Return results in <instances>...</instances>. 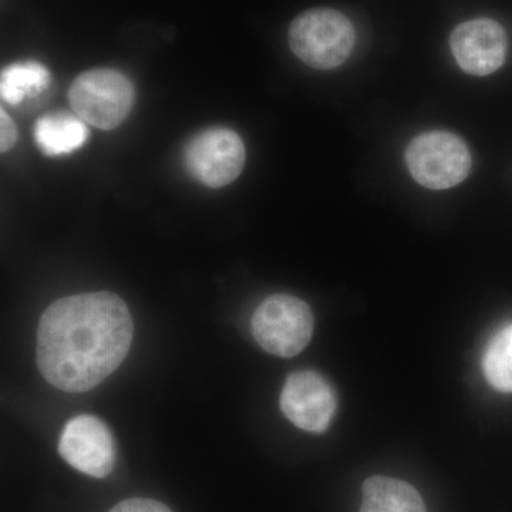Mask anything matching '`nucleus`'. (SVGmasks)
<instances>
[{
    "label": "nucleus",
    "mask_w": 512,
    "mask_h": 512,
    "mask_svg": "<svg viewBox=\"0 0 512 512\" xmlns=\"http://www.w3.org/2000/svg\"><path fill=\"white\" fill-rule=\"evenodd\" d=\"M338 400L332 384L311 370L292 373L281 393V409L286 419L309 433L328 430Z\"/></svg>",
    "instance_id": "obj_8"
},
{
    "label": "nucleus",
    "mask_w": 512,
    "mask_h": 512,
    "mask_svg": "<svg viewBox=\"0 0 512 512\" xmlns=\"http://www.w3.org/2000/svg\"><path fill=\"white\" fill-rule=\"evenodd\" d=\"M406 161L414 180L430 190L456 187L471 170L467 144L447 131H430L414 138L407 148Z\"/></svg>",
    "instance_id": "obj_5"
},
{
    "label": "nucleus",
    "mask_w": 512,
    "mask_h": 512,
    "mask_svg": "<svg viewBox=\"0 0 512 512\" xmlns=\"http://www.w3.org/2000/svg\"><path fill=\"white\" fill-rule=\"evenodd\" d=\"M485 380L501 393H512V323L488 342L483 355Z\"/></svg>",
    "instance_id": "obj_13"
},
{
    "label": "nucleus",
    "mask_w": 512,
    "mask_h": 512,
    "mask_svg": "<svg viewBox=\"0 0 512 512\" xmlns=\"http://www.w3.org/2000/svg\"><path fill=\"white\" fill-rule=\"evenodd\" d=\"M252 333L258 345L271 355L296 356L312 339L311 308L296 296H269L254 313Z\"/></svg>",
    "instance_id": "obj_4"
},
{
    "label": "nucleus",
    "mask_w": 512,
    "mask_h": 512,
    "mask_svg": "<svg viewBox=\"0 0 512 512\" xmlns=\"http://www.w3.org/2000/svg\"><path fill=\"white\" fill-rule=\"evenodd\" d=\"M355 29L335 9H312L293 20L289 45L303 63L318 70L336 69L349 59L355 46Z\"/></svg>",
    "instance_id": "obj_2"
},
{
    "label": "nucleus",
    "mask_w": 512,
    "mask_h": 512,
    "mask_svg": "<svg viewBox=\"0 0 512 512\" xmlns=\"http://www.w3.org/2000/svg\"><path fill=\"white\" fill-rule=\"evenodd\" d=\"M245 146L229 128L215 127L197 134L187 148L184 161L188 173L211 188H221L237 180L244 170Z\"/></svg>",
    "instance_id": "obj_6"
},
{
    "label": "nucleus",
    "mask_w": 512,
    "mask_h": 512,
    "mask_svg": "<svg viewBox=\"0 0 512 512\" xmlns=\"http://www.w3.org/2000/svg\"><path fill=\"white\" fill-rule=\"evenodd\" d=\"M35 138L46 156H66L86 144L89 130L80 117L66 113L46 114L37 120Z\"/></svg>",
    "instance_id": "obj_11"
},
{
    "label": "nucleus",
    "mask_w": 512,
    "mask_h": 512,
    "mask_svg": "<svg viewBox=\"0 0 512 512\" xmlns=\"http://www.w3.org/2000/svg\"><path fill=\"white\" fill-rule=\"evenodd\" d=\"M109 512H171L170 508L148 498H130L114 505Z\"/></svg>",
    "instance_id": "obj_14"
},
{
    "label": "nucleus",
    "mask_w": 512,
    "mask_h": 512,
    "mask_svg": "<svg viewBox=\"0 0 512 512\" xmlns=\"http://www.w3.org/2000/svg\"><path fill=\"white\" fill-rule=\"evenodd\" d=\"M451 52L463 72L488 76L497 72L508 52L507 33L493 19H474L461 23L450 37Z\"/></svg>",
    "instance_id": "obj_9"
},
{
    "label": "nucleus",
    "mask_w": 512,
    "mask_h": 512,
    "mask_svg": "<svg viewBox=\"0 0 512 512\" xmlns=\"http://www.w3.org/2000/svg\"><path fill=\"white\" fill-rule=\"evenodd\" d=\"M50 84V73L37 62L15 63L2 70L0 96L5 103L18 106L30 97L39 96Z\"/></svg>",
    "instance_id": "obj_12"
},
{
    "label": "nucleus",
    "mask_w": 512,
    "mask_h": 512,
    "mask_svg": "<svg viewBox=\"0 0 512 512\" xmlns=\"http://www.w3.org/2000/svg\"><path fill=\"white\" fill-rule=\"evenodd\" d=\"M0 150L2 153H6L10 148L15 146L16 140H18V131H16L15 123L10 119L9 114H6L5 110L0 111Z\"/></svg>",
    "instance_id": "obj_15"
},
{
    "label": "nucleus",
    "mask_w": 512,
    "mask_h": 512,
    "mask_svg": "<svg viewBox=\"0 0 512 512\" xmlns=\"http://www.w3.org/2000/svg\"><path fill=\"white\" fill-rule=\"evenodd\" d=\"M60 456L87 476H109L116 463V444L106 424L92 414L74 417L64 426Z\"/></svg>",
    "instance_id": "obj_7"
},
{
    "label": "nucleus",
    "mask_w": 512,
    "mask_h": 512,
    "mask_svg": "<svg viewBox=\"0 0 512 512\" xmlns=\"http://www.w3.org/2000/svg\"><path fill=\"white\" fill-rule=\"evenodd\" d=\"M134 100L133 83L117 70H89L79 74L69 89V101L77 117L100 130H113L123 124Z\"/></svg>",
    "instance_id": "obj_3"
},
{
    "label": "nucleus",
    "mask_w": 512,
    "mask_h": 512,
    "mask_svg": "<svg viewBox=\"0 0 512 512\" xmlns=\"http://www.w3.org/2000/svg\"><path fill=\"white\" fill-rule=\"evenodd\" d=\"M359 512H427L419 491L406 483L384 476L367 478L362 488Z\"/></svg>",
    "instance_id": "obj_10"
},
{
    "label": "nucleus",
    "mask_w": 512,
    "mask_h": 512,
    "mask_svg": "<svg viewBox=\"0 0 512 512\" xmlns=\"http://www.w3.org/2000/svg\"><path fill=\"white\" fill-rule=\"evenodd\" d=\"M133 340L126 302L111 292L59 299L37 330V366L63 392L83 393L119 369Z\"/></svg>",
    "instance_id": "obj_1"
}]
</instances>
